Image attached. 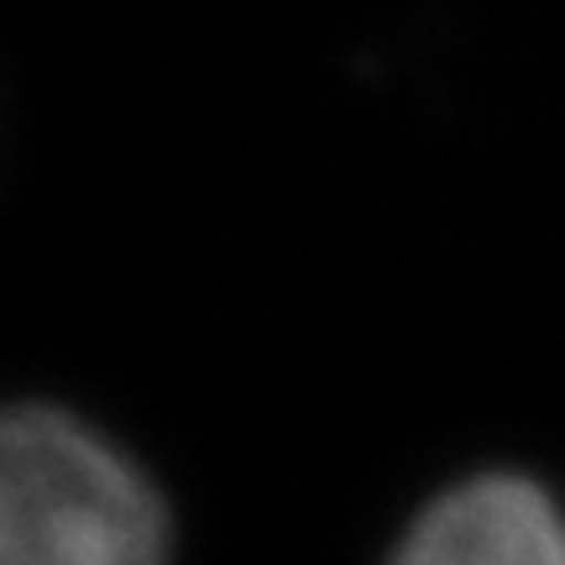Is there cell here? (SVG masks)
<instances>
[{"instance_id": "7a4b0ae2", "label": "cell", "mask_w": 565, "mask_h": 565, "mask_svg": "<svg viewBox=\"0 0 565 565\" xmlns=\"http://www.w3.org/2000/svg\"><path fill=\"white\" fill-rule=\"evenodd\" d=\"M387 565H565V513L524 477H477L424 508Z\"/></svg>"}, {"instance_id": "6da1fadb", "label": "cell", "mask_w": 565, "mask_h": 565, "mask_svg": "<svg viewBox=\"0 0 565 565\" xmlns=\"http://www.w3.org/2000/svg\"><path fill=\"white\" fill-rule=\"evenodd\" d=\"M0 565H168V519L95 429L17 408L0 435Z\"/></svg>"}]
</instances>
